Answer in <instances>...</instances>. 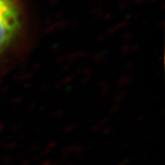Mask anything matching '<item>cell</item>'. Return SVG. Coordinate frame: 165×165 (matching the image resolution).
<instances>
[{
  "label": "cell",
  "instance_id": "1",
  "mask_svg": "<svg viewBox=\"0 0 165 165\" xmlns=\"http://www.w3.org/2000/svg\"><path fill=\"white\" fill-rule=\"evenodd\" d=\"M28 32V16L22 0H0V63L20 50Z\"/></svg>",
  "mask_w": 165,
  "mask_h": 165
}]
</instances>
